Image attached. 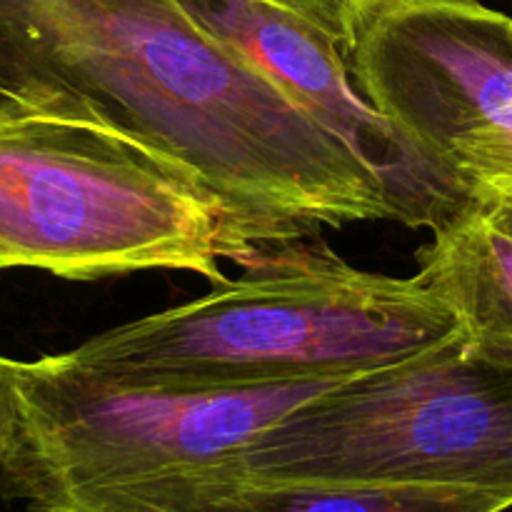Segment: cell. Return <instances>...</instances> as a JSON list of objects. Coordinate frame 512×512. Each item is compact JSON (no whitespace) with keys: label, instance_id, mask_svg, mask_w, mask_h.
Returning a JSON list of instances; mask_svg holds the SVG:
<instances>
[{"label":"cell","instance_id":"8","mask_svg":"<svg viewBox=\"0 0 512 512\" xmlns=\"http://www.w3.org/2000/svg\"><path fill=\"white\" fill-rule=\"evenodd\" d=\"M512 505L475 490L330 488L278 483L208 465L90 490L43 512H505Z\"/></svg>","mask_w":512,"mask_h":512},{"label":"cell","instance_id":"5","mask_svg":"<svg viewBox=\"0 0 512 512\" xmlns=\"http://www.w3.org/2000/svg\"><path fill=\"white\" fill-rule=\"evenodd\" d=\"M340 383L173 388L108 378L63 353L18 363L0 480L28 512H43L90 490L208 468Z\"/></svg>","mask_w":512,"mask_h":512},{"label":"cell","instance_id":"2","mask_svg":"<svg viewBox=\"0 0 512 512\" xmlns=\"http://www.w3.org/2000/svg\"><path fill=\"white\" fill-rule=\"evenodd\" d=\"M463 333L458 313L415 278L368 273L330 250L273 253L240 280L145 315L63 353L130 383L238 388L353 380Z\"/></svg>","mask_w":512,"mask_h":512},{"label":"cell","instance_id":"4","mask_svg":"<svg viewBox=\"0 0 512 512\" xmlns=\"http://www.w3.org/2000/svg\"><path fill=\"white\" fill-rule=\"evenodd\" d=\"M215 465L278 483L475 490L512 505V350L460 333L335 385Z\"/></svg>","mask_w":512,"mask_h":512},{"label":"cell","instance_id":"10","mask_svg":"<svg viewBox=\"0 0 512 512\" xmlns=\"http://www.w3.org/2000/svg\"><path fill=\"white\" fill-rule=\"evenodd\" d=\"M268 3L280 5V8L310 20L328 35H333L345 50L353 48L360 23H363V15H360L355 0H268Z\"/></svg>","mask_w":512,"mask_h":512},{"label":"cell","instance_id":"6","mask_svg":"<svg viewBox=\"0 0 512 512\" xmlns=\"http://www.w3.org/2000/svg\"><path fill=\"white\" fill-rule=\"evenodd\" d=\"M348 55L400 133L475 198L512 200V18L478 0H385Z\"/></svg>","mask_w":512,"mask_h":512},{"label":"cell","instance_id":"7","mask_svg":"<svg viewBox=\"0 0 512 512\" xmlns=\"http://www.w3.org/2000/svg\"><path fill=\"white\" fill-rule=\"evenodd\" d=\"M208 33L263 73L295 108L343 140L380 180L393 220L435 233L475 200L473 190L400 133L363 90L343 45L268 0H178Z\"/></svg>","mask_w":512,"mask_h":512},{"label":"cell","instance_id":"9","mask_svg":"<svg viewBox=\"0 0 512 512\" xmlns=\"http://www.w3.org/2000/svg\"><path fill=\"white\" fill-rule=\"evenodd\" d=\"M420 278L475 343L512 350V200L475 198L418 253Z\"/></svg>","mask_w":512,"mask_h":512},{"label":"cell","instance_id":"13","mask_svg":"<svg viewBox=\"0 0 512 512\" xmlns=\"http://www.w3.org/2000/svg\"><path fill=\"white\" fill-rule=\"evenodd\" d=\"M0 100H3V98H0Z\"/></svg>","mask_w":512,"mask_h":512},{"label":"cell","instance_id":"11","mask_svg":"<svg viewBox=\"0 0 512 512\" xmlns=\"http://www.w3.org/2000/svg\"><path fill=\"white\" fill-rule=\"evenodd\" d=\"M15 368H18V360L0 355V473H3L15 428Z\"/></svg>","mask_w":512,"mask_h":512},{"label":"cell","instance_id":"3","mask_svg":"<svg viewBox=\"0 0 512 512\" xmlns=\"http://www.w3.org/2000/svg\"><path fill=\"white\" fill-rule=\"evenodd\" d=\"M270 255L208 185L148 145L85 115L0 100V270H185L225 285L223 260L253 270Z\"/></svg>","mask_w":512,"mask_h":512},{"label":"cell","instance_id":"1","mask_svg":"<svg viewBox=\"0 0 512 512\" xmlns=\"http://www.w3.org/2000/svg\"><path fill=\"white\" fill-rule=\"evenodd\" d=\"M0 98L148 145L208 185L260 250L393 220L353 150L178 0H0Z\"/></svg>","mask_w":512,"mask_h":512},{"label":"cell","instance_id":"12","mask_svg":"<svg viewBox=\"0 0 512 512\" xmlns=\"http://www.w3.org/2000/svg\"><path fill=\"white\" fill-rule=\"evenodd\" d=\"M355 3H358L360 15H363V18H365V13H370V10H373V8H378V5L385 3V0H355Z\"/></svg>","mask_w":512,"mask_h":512}]
</instances>
